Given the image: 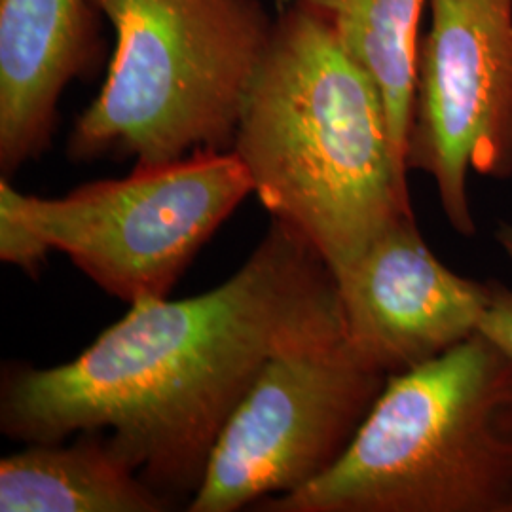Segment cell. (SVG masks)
<instances>
[{"label": "cell", "instance_id": "6da1fadb", "mask_svg": "<svg viewBox=\"0 0 512 512\" xmlns=\"http://www.w3.org/2000/svg\"><path fill=\"white\" fill-rule=\"evenodd\" d=\"M129 306L73 361L6 370L0 429L27 444L110 431V446L169 501L198 492L220 431L268 361L346 327L327 262L275 219L217 289Z\"/></svg>", "mask_w": 512, "mask_h": 512}, {"label": "cell", "instance_id": "7a4b0ae2", "mask_svg": "<svg viewBox=\"0 0 512 512\" xmlns=\"http://www.w3.org/2000/svg\"><path fill=\"white\" fill-rule=\"evenodd\" d=\"M232 152L272 219L308 239L334 277L414 215L382 93L296 0L275 19Z\"/></svg>", "mask_w": 512, "mask_h": 512}, {"label": "cell", "instance_id": "3957f363", "mask_svg": "<svg viewBox=\"0 0 512 512\" xmlns=\"http://www.w3.org/2000/svg\"><path fill=\"white\" fill-rule=\"evenodd\" d=\"M264 512H512V355L476 332L391 374L344 456Z\"/></svg>", "mask_w": 512, "mask_h": 512}, {"label": "cell", "instance_id": "277c9868", "mask_svg": "<svg viewBox=\"0 0 512 512\" xmlns=\"http://www.w3.org/2000/svg\"><path fill=\"white\" fill-rule=\"evenodd\" d=\"M116 33L99 95L74 122L76 162L160 165L228 152L275 19L260 0H92Z\"/></svg>", "mask_w": 512, "mask_h": 512}, {"label": "cell", "instance_id": "5b68a950", "mask_svg": "<svg viewBox=\"0 0 512 512\" xmlns=\"http://www.w3.org/2000/svg\"><path fill=\"white\" fill-rule=\"evenodd\" d=\"M253 192L238 156L200 150L124 179L82 184L63 198L0 181V258L37 275L59 251L103 291L133 304L167 298L220 224Z\"/></svg>", "mask_w": 512, "mask_h": 512}, {"label": "cell", "instance_id": "8992f818", "mask_svg": "<svg viewBox=\"0 0 512 512\" xmlns=\"http://www.w3.org/2000/svg\"><path fill=\"white\" fill-rule=\"evenodd\" d=\"M387 378L346 327L268 361L220 431L188 511H241L319 478L344 456Z\"/></svg>", "mask_w": 512, "mask_h": 512}, {"label": "cell", "instance_id": "52a82bcc", "mask_svg": "<svg viewBox=\"0 0 512 512\" xmlns=\"http://www.w3.org/2000/svg\"><path fill=\"white\" fill-rule=\"evenodd\" d=\"M406 167L435 181L448 222L473 236L471 171L512 177V0H431Z\"/></svg>", "mask_w": 512, "mask_h": 512}, {"label": "cell", "instance_id": "ba28073f", "mask_svg": "<svg viewBox=\"0 0 512 512\" xmlns=\"http://www.w3.org/2000/svg\"><path fill=\"white\" fill-rule=\"evenodd\" d=\"M334 279L351 346L387 376L471 338L492 294L490 283L465 279L440 262L414 215L393 222Z\"/></svg>", "mask_w": 512, "mask_h": 512}, {"label": "cell", "instance_id": "9c48e42d", "mask_svg": "<svg viewBox=\"0 0 512 512\" xmlns=\"http://www.w3.org/2000/svg\"><path fill=\"white\" fill-rule=\"evenodd\" d=\"M92 0H0V171L10 179L52 143L57 105L99 59Z\"/></svg>", "mask_w": 512, "mask_h": 512}, {"label": "cell", "instance_id": "30bf717a", "mask_svg": "<svg viewBox=\"0 0 512 512\" xmlns=\"http://www.w3.org/2000/svg\"><path fill=\"white\" fill-rule=\"evenodd\" d=\"M169 505L105 431H84L73 444L33 442L0 461L2 512H164Z\"/></svg>", "mask_w": 512, "mask_h": 512}, {"label": "cell", "instance_id": "8fae6325", "mask_svg": "<svg viewBox=\"0 0 512 512\" xmlns=\"http://www.w3.org/2000/svg\"><path fill=\"white\" fill-rule=\"evenodd\" d=\"M323 19L382 93L393 143L406 164L425 0H296Z\"/></svg>", "mask_w": 512, "mask_h": 512}, {"label": "cell", "instance_id": "7c38bea8", "mask_svg": "<svg viewBox=\"0 0 512 512\" xmlns=\"http://www.w3.org/2000/svg\"><path fill=\"white\" fill-rule=\"evenodd\" d=\"M490 287V304L478 332L512 355V291L499 283H490Z\"/></svg>", "mask_w": 512, "mask_h": 512}, {"label": "cell", "instance_id": "4fadbf2b", "mask_svg": "<svg viewBox=\"0 0 512 512\" xmlns=\"http://www.w3.org/2000/svg\"><path fill=\"white\" fill-rule=\"evenodd\" d=\"M495 238L499 241V245L503 247V251L509 255V258L512 260V226L511 224H503V226H499V230H497V234H495Z\"/></svg>", "mask_w": 512, "mask_h": 512}]
</instances>
